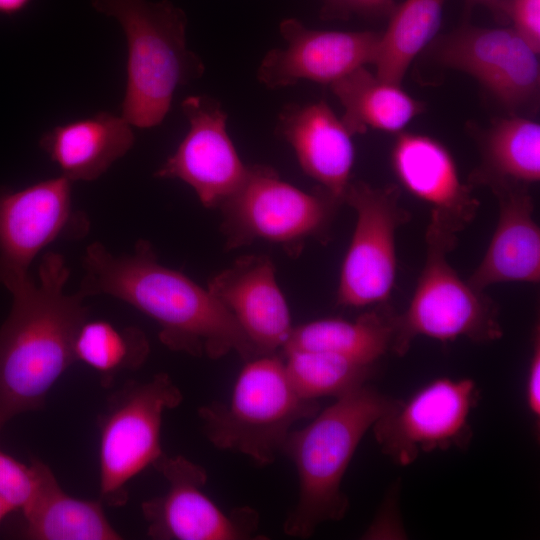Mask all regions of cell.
<instances>
[{
    "label": "cell",
    "instance_id": "1",
    "mask_svg": "<svg viewBox=\"0 0 540 540\" xmlns=\"http://www.w3.org/2000/svg\"><path fill=\"white\" fill-rule=\"evenodd\" d=\"M79 291L105 294L143 312L160 327L161 342L173 351L219 359L231 352L245 361L258 356L230 311L183 273L163 266L146 240L130 254L114 255L102 243L83 257Z\"/></svg>",
    "mask_w": 540,
    "mask_h": 540
},
{
    "label": "cell",
    "instance_id": "2",
    "mask_svg": "<svg viewBox=\"0 0 540 540\" xmlns=\"http://www.w3.org/2000/svg\"><path fill=\"white\" fill-rule=\"evenodd\" d=\"M70 270L48 252L31 276L7 288L12 296L0 329V430L15 416L43 407L55 382L75 361L74 341L88 319L85 296L66 293Z\"/></svg>",
    "mask_w": 540,
    "mask_h": 540
},
{
    "label": "cell",
    "instance_id": "3",
    "mask_svg": "<svg viewBox=\"0 0 540 540\" xmlns=\"http://www.w3.org/2000/svg\"><path fill=\"white\" fill-rule=\"evenodd\" d=\"M393 402L365 383L291 431L283 453L296 467L299 494L283 524L288 536L308 538L322 523L345 516L343 477L361 439Z\"/></svg>",
    "mask_w": 540,
    "mask_h": 540
},
{
    "label": "cell",
    "instance_id": "4",
    "mask_svg": "<svg viewBox=\"0 0 540 540\" xmlns=\"http://www.w3.org/2000/svg\"><path fill=\"white\" fill-rule=\"evenodd\" d=\"M91 5L114 18L127 41L121 115L134 127L159 125L175 91L205 71L202 59L187 47L184 11L166 0H91Z\"/></svg>",
    "mask_w": 540,
    "mask_h": 540
},
{
    "label": "cell",
    "instance_id": "5",
    "mask_svg": "<svg viewBox=\"0 0 540 540\" xmlns=\"http://www.w3.org/2000/svg\"><path fill=\"white\" fill-rule=\"evenodd\" d=\"M319 407L318 400L298 394L283 355L273 353L247 360L229 402L213 401L200 407L198 415L213 446L269 465L283 453L294 424L315 416Z\"/></svg>",
    "mask_w": 540,
    "mask_h": 540
},
{
    "label": "cell",
    "instance_id": "6",
    "mask_svg": "<svg viewBox=\"0 0 540 540\" xmlns=\"http://www.w3.org/2000/svg\"><path fill=\"white\" fill-rule=\"evenodd\" d=\"M342 204L320 186L304 191L284 181L271 166L248 165L240 187L218 207L225 248L266 241L294 258L308 239L328 240Z\"/></svg>",
    "mask_w": 540,
    "mask_h": 540
},
{
    "label": "cell",
    "instance_id": "7",
    "mask_svg": "<svg viewBox=\"0 0 540 540\" xmlns=\"http://www.w3.org/2000/svg\"><path fill=\"white\" fill-rule=\"evenodd\" d=\"M456 240L457 234L430 219L423 270L407 310L396 319L391 352L398 356L418 336L443 342L465 337L479 343L502 337L494 301L465 282L447 259Z\"/></svg>",
    "mask_w": 540,
    "mask_h": 540
},
{
    "label": "cell",
    "instance_id": "8",
    "mask_svg": "<svg viewBox=\"0 0 540 540\" xmlns=\"http://www.w3.org/2000/svg\"><path fill=\"white\" fill-rule=\"evenodd\" d=\"M183 396L167 373L129 381L110 395L99 417L100 501L118 507L128 500V482L163 454L160 434L166 410Z\"/></svg>",
    "mask_w": 540,
    "mask_h": 540
},
{
    "label": "cell",
    "instance_id": "9",
    "mask_svg": "<svg viewBox=\"0 0 540 540\" xmlns=\"http://www.w3.org/2000/svg\"><path fill=\"white\" fill-rule=\"evenodd\" d=\"M343 201L355 210L356 224L341 266L337 303L386 304L396 279V232L409 219L399 203V189L351 180Z\"/></svg>",
    "mask_w": 540,
    "mask_h": 540
},
{
    "label": "cell",
    "instance_id": "10",
    "mask_svg": "<svg viewBox=\"0 0 540 540\" xmlns=\"http://www.w3.org/2000/svg\"><path fill=\"white\" fill-rule=\"evenodd\" d=\"M478 400L472 379L437 378L408 400H394L371 428L382 452L407 466L424 452L466 447L472 437L469 417Z\"/></svg>",
    "mask_w": 540,
    "mask_h": 540
},
{
    "label": "cell",
    "instance_id": "11",
    "mask_svg": "<svg viewBox=\"0 0 540 540\" xmlns=\"http://www.w3.org/2000/svg\"><path fill=\"white\" fill-rule=\"evenodd\" d=\"M436 60L473 78L511 113L539 98L537 53L512 27H478L463 23L439 38Z\"/></svg>",
    "mask_w": 540,
    "mask_h": 540
},
{
    "label": "cell",
    "instance_id": "12",
    "mask_svg": "<svg viewBox=\"0 0 540 540\" xmlns=\"http://www.w3.org/2000/svg\"><path fill=\"white\" fill-rule=\"evenodd\" d=\"M168 482L167 491L141 504L148 535L157 540H245L258 528L248 506L225 512L204 492L206 470L184 456L162 454L152 465Z\"/></svg>",
    "mask_w": 540,
    "mask_h": 540
},
{
    "label": "cell",
    "instance_id": "13",
    "mask_svg": "<svg viewBox=\"0 0 540 540\" xmlns=\"http://www.w3.org/2000/svg\"><path fill=\"white\" fill-rule=\"evenodd\" d=\"M71 184L61 175L0 191V284L6 289L30 276L34 258L50 243L88 231L85 215L72 208Z\"/></svg>",
    "mask_w": 540,
    "mask_h": 540
},
{
    "label": "cell",
    "instance_id": "14",
    "mask_svg": "<svg viewBox=\"0 0 540 540\" xmlns=\"http://www.w3.org/2000/svg\"><path fill=\"white\" fill-rule=\"evenodd\" d=\"M189 130L155 176L188 184L204 207L218 208L244 181L245 165L227 132L228 115L219 101L191 95L181 103Z\"/></svg>",
    "mask_w": 540,
    "mask_h": 540
},
{
    "label": "cell",
    "instance_id": "15",
    "mask_svg": "<svg viewBox=\"0 0 540 540\" xmlns=\"http://www.w3.org/2000/svg\"><path fill=\"white\" fill-rule=\"evenodd\" d=\"M285 48L263 57L258 80L270 89L294 85L300 80L330 85L350 72L374 64L381 32L329 31L306 27L295 18L279 25Z\"/></svg>",
    "mask_w": 540,
    "mask_h": 540
},
{
    "label": "cell",
    "instance_id": "16",
    "mask_svg": "<svg viewBox=\"0 0 540 540\" xmlns=\"http://www.w3.org/2000/svg\"><path fill=\"white\" fill-rule=\"evenodd\" d=\"M207 288L230 311L258 356L282 351L294 327L269 256L238 257Z\"/></svg>",
    "mask_w": 540,
    "mask_h": 540
},
{
    "label": "cell",
    "instance_id": "17",
    "mask_svg": "<svg viewBox=\"0 0 540 540\" xmlns=\"http://www.w3.org/2000/svg\"><path fill=\"white\" fill-rule=\"evenodd\" d=\"M391 165L400 184L428 204L430 219L445 229L457 234L476 216L479 201L462 182L452 153L439 140L420 133H398Z\"/></svg>",
    "mask_w": 540,
    "mask_h": 540
},
{
    "label": "cell",
    "instance_id": "18",
    "mask_svg": "<svg viewBox=\"0 0 540 540\" xmlns=\"http://www.w3.org/2000/svg\"><path fill=\"white\" fill-rule=\"evenodd\" d=\"M275 132L293 148L303 172L344 203L355 151L353 135L323 100L286 105Z\"/></svg>",
    "mask_w": 540,
    "mask_h": 540
},
{
    "label": "cell",
    "instance_id": "19",
    "mask_svg": "<svg viewBox=\"0 0 540 540\" xmlns=\"http://www.w3.org/2000/svg\"><path fill=\"white\" fill-rule=\"evenodd\" d=\"M499 217L487 251L468 283L477 290L503 282L538 283L540 280V230L534 220V203L525 186L491 188Z\"/></svg>",
    "mask_w": 540,
    "mask_h": 540
},
{
    "label": "cell",
    "instance_id": "20",
    "mask_svg": "<svg viewBox=\"0 0 540 540\" xmlns=\"http://www.w3.org/2000/svg\"><path fill=\"white\" fill-rule=\"evenodd\" d=\"M132 125L107 111L53 127L39 145L55 162L62 176L74 181H94L134 145Z\"/></svg>",
    "mask_w": 540,
    "mask_h": 540
},
{
    "label": "cell",
    "instance_id": "21",
    "mask_svg": "<svg viewBox=\"0 0 540 540\" xmlns=\"http://www.w3.org/2000/svg\"><path fill=\"white\" fill-rule=\"evenodd\" d=\"M344 108L343 123L354 136L369 129L400 133L425 110L401 84L390 82L360 67L330 84Z\"/></svg>",
    "mask_w": 540,
    "mask_h": 540
},
{
    "label": "cell",
    "instance_id": "22",
    "mask_svg": "<svg viewBox=\"0 0 540 540\" xmlns=\"http://www.w3.org/2000/svg\"><path fill=\"white\" fill-rule=\"evenodd\" d=\"M396 319L397 314L381 304L352 321L339 318L311 321L293 328L281 353L323 351L374 365L392 350Z\"/></svg>",
    "mask_w": 540,
    "mask_h": 540
},
{
    "label": "cell",
    "instance_id": "23",
    "mask_svg": "<svg viewBox=\"0 0 540 540\" xmlns=\"http://www.w3.org/2000/svg\"><path fill=\"white\" fill-rule=\"evenodd\" d=\"M481 164L471 182L490 188L525 186L540 179V125L512 115L496 120L478 137Z\"/></svg>",
    "mask_w": 540,
    "mask_h": 540
},
{
    "label": "cell",
    "instance_id": "24",
    "mask_svg": "<svg viewBox=\"0 0 540 540\" xmlns=\"http://www.w3.org/2000/svg\"><path fill=\"white\" fill-rule=\"evenodd\" d=\"M24 536L32 540H119L105 516L103 503L66 494L49 468L41 490L23 513Z\"/></svg>",
    "mask_w": 540,
    "mask_h": 540
},
{
    "label": "cell",
    "instance_id": "25",
    "mask_svg": "<svg viewBox=\"0 0 540 540\" xmlns=\"http://www.w3.org/2000/svg\"><path fill=\"white\" fill-rule=\"evenodd\" d=\"M446 0H405L390 14L381 32L375 74L401 84L414 58L435 38Z\"/></svg>",
    "mask_w": 540,
    "mask_h": 540
},
{
    "label": "cell",
    "instance_id": "26",
    "mask_svg": "<svg viewBox=\"0 0 540 540\" xmlns=\"http://www.w3.org/2000/svg\"><path fill=\"white\" fill-rule=\"evenodd\" d=\"M149 352V341L141 329L118 328L103 320L87 319L74 341L76 361L97 371L105 386H110L118 374L140 368Z\"/></svg>",
    "mask_w": 540,
    "mask_h": 540
},
{
    "label": "cell",
    "instance_id": "27",
    "mask_svg": "<svg viewBox=\"0 0 540 540\" xmlns=\"http://www.w3.org/2000/svg\"><path fill=\"white\" fill-rule=\"evenodd\" d=\"M282 355L291 383L309 400L338 398L367 383L374 366L323 351L292 350Z\"/></svg>",
    "mask_w": 540,
    "mask_h": 540
},
{
    "label": "cell",
    "instance_id": "28",
    "mask_svg": "<svg viewBox=\"0 0 540 540\" xmlns=\"http://www.w3.org/2000/svg\"><path fill=\"white\" fill-rule=\"evenodd\" d=\"M48 469L38 459L28 466L0 450V499L24 513L37 498Z\"/></svg>",
    "mask_w": 540,
    "mask_h": 540
},
{
    "label": "cell",
    "instance_id": "29",
    "mask_svg": "<svg viewBox=\"0 0 540 540\" xmlns=\"http://www.w3.org/2000/svg\"><path fill=\"white\" fill-rule=\"evenodd\" d=\"M502 21L540 52V0H504Z\"/></svg>",
    "mask_w": 540,
    "mask_h": 540
},
{
    "label": "cell",
    "instance_id": "30",
    "mask_svg": "<svg viewBox=\"0 0 540 540\" xmlns=\"http://www.w3.org/2000/svg\"><path fill=\"white\" fill-rule=\"evenodd\" d=\"M324 19H348L352 15L370 18L389 17L396 7L395 0H322Z\"/></svg>",
    "mask_w": 540,
    "mask_h": 540
},
{
    "label": "cell",
    "instance_id": "31",
    "mask_svg": "<svg viewBox=\"0 0 540 540\" xmlns=\"http://www.w3.org/2000/svg\"><path fill=\"white\" fill-rule=\"evenodd\" d=\"M532 353L526 381V403L535 423L540 419V332L535 327L532 341Z\"/></svg>",
    "mask_w": 540,
    "mask_h": 540
},
{
    "label": "cell",
    "instance_id": "32",
    "mask_svg": "<svg viewBox=\"0 0 540 540\" xmlns=\"http://www.w3.org/2000/svg\"><path fill=\"white\" fill-rule=\"evenodd\" d=\"M32 0H0V14L13 16L25 10Z\"/></svg>",
    "mask_w": 540,
    "mask_h": 540
},
{
    "label": "cell",
    "instance_id": "33",
    "mask_svg": "<svg viewBox=\"0 0 540 540\" xmlns=\"http://www.w3.org/2000/svg\"><path fill=\"white\" fill-rule=\"evenodd\" d=\"M504 0H466L468 6L475 4L485 6L497 20L502 21V5Z\"/></svg>",
    "mask_w": 540,
    "mask_h": 540
},
{
    "label": "cell",
    "instance_id": "34",
    "mask_svg": "<svg viewBox=\"0 0 540 540\" xmlns=\"http://www.w3.org/2000/svg\"><path fill=\"white\" fill-rule=\"evenodd\" d=\"M13 510L0 499V521H2Z\"/></svg>",
    "mask_w": 540,
    "mask_h": 540
}]
</instances>
